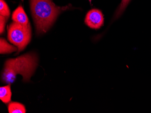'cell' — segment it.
<instances>
[{"mask_svg": "<svg viewBox=\"0 0 151 113\" xmlns=\"http://www.w3.org/2000/svg\"><path fill=\"white\" fill-rule=\"evenodd\" d=\"M6 18L0 15V33L2 34L5 29V23L6 21Z\"/></svg>", "mask_w": 151, "mask_h": 113, "instance_id": "obj_11", "label": "cell"}, {"mask_svg": "<svg viewBox=\"0 0 151 113\" xmlns=\"http://www.w3.org/2000/svg\"><path fill=\"white\" fill-rule=\"evenodd\" d=\"M31 28L30 23L22 25L13 22L9 26L8 39L18 48L19 52L23 50L31 40Z\"/></svg>", "mask_w": 151, "mask_h": 113, "instance_id": "obj_3", "label": "cell"}, {"mask_svg": "<svg viewBox=\"0 0 151 113\" xmlns=\"http://www.w3.org/2000/svg\"><path fill=\"white\" fill-rule=\"evenodd\" d=\"M131 0H122L120 5L119 6L117 10H116L114 16V20H116L121 16L123 12H124V10L126 9V7L128 6L129 3Z\"/></svg>", "mask_w": 151, "mask_h": 113, "instance_id": "obj_9", "label": "cell"}, {"mask_svg": "<svg viewBox=\"0 0 151 113\" xmlns=\"http://www.w3.org/2000/svg\"><path fill=\"white\" fill-rule=\"evenodd\" d=\"M89 1H90V3H91V1H92V0H89Z\"/></svg>", "mask_w": 151, "mask_h": 113, "instance_id": "obj_12", "label": "cell"}, {"mask_svg": "<svg viewBox=\"0 0 151 113\" xmlns=\"http://www.w3.org/2000/svg\"><path fill=\"white\" fill-rule=\"evenodd\" d=\"M8 111L10 113H25L26 109L23 104L16 102H12L8 105Z\"/></svg>", "mask_w": 151, "mask_h": 113, "instance_id": "obj_8", "label": "cell"}, {"mask_svg": "<svg viewBox=\"0 0 151 113\" xmlns=\"http://www.w3.org/2000/svg\"><path fill=\"white\" fill-rule=\"evenodd\" d=\"M104 18L101 11L94 9L88 11L85 19L86 24L91 28L97 29L104 24Z\"/></svg>", "mask_w": 151, "mask_h": 113, "instance_id": "obj_4", "label": "cell"}, {"mask_svg": "<svg viewBox=\"0 0 151 113\" xmlns=\"http://www.w3.org/2000/svg\"><path fill=\"white\" fill-rule=\"evenodd\" d=\"M38 65V58L35 54L28 53L6 61L2 72V81L11 84L15 81L16 76L19 74L24 82L29 81Z\"/></svg>", "mask_w": 151, "mask_h": 113, "instance_id": "obj_1", "label": "cell"}, {"mask_svg": "<svg viewBox=\"0 0 151 113\" xmlns=\"http://www.w3.org/2000/svg\"><path fill=\"white\" fill-rule=\"evenodd\" d=\"M30 5L38 34L46 33L60 13L68 8L56 6L52 0H30Z\"/></svg>", "mask_w": 151, "mask_h": 113, "instance_id": "obj_2", "label": "cell"}, {"mask_svg": "<svg viewBox=\"0 0 151 113\" xmlns=\"http://www.w3.org/2000/svg\"><path fill=\"white\" fill-rule=\"evenodd\" d=\"M12 94L10 84L0 87V99L4 103L7 104L11 102Z\"/></svg>", "mask_w": 151, "mask_h": 113, "instance_id": "obj_6", "label": "cell"}, {"mask_svg": "<svg viewBox=\"0 0 151 113\" xmlns=\"http://www.w3.org/2000/svg\"><path fill=\"white\" fill-rule=\"evenodd\" d=\"M12 18L14 22L22 25H26L29 23L27 15L21 6H18L13 12Z\"/></svg>", "mask_w": 151, "mask_h": 113, "instance_id": "obj_5", "label": "cell"}, {"mask_svg": "<svg viewBox=\"0 0 151 113\" xmlns=\"http://www.w3.org/2000/svg\"><path fill=\"white\" fill-rule=\"evenodd\" d=\"M18 48L8 43L5 39L1 38L0 39V53L1 54H8L18 50Z\"/></svg>", "mask_w": 151, "mask_h": 113, "instance_id": "obj_7", "label": "cell"}, {"mask_svg": "<svg viewBox=\"0 0 151 113\" xmlns=\"http://www.w3.org/2000/svg\"><path fill=\"white\" fill-rule=\"evenodd\" d=\"M0 15L6 18H8L10 16V10L8 6L4 0L0 1Z\"/></svg>", "mask_w": 151, "mask_h": 113, "instance_id": "obj_10", "label": "cell"}]
</instances>
